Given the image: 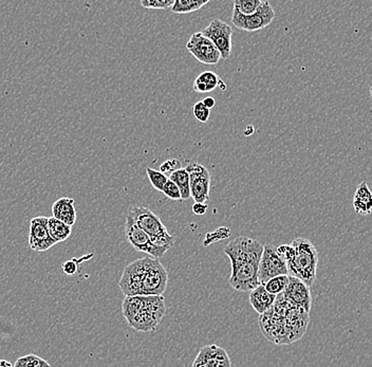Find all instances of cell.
Returning <instances> with one entry per match:
<instances>
[{
  "label": "cell",
  "mask_w": 372,
  "mask_h": 367,
  "mask_svg": "<svg viewBox=\"0 0 372 367\" xmlns=\"http://www.w3.org/2000/svg\"><path fill=\"white\" fill-rule=\"evenodd\" d=\"M261 328L267 340L276 344H290L306 333L309 313L291 304L283 293L276 297L273 307L261 315Z\"/></svg>",
  "instance_id": "6da1fadb"
},
{
  "label": "cell",
  "mask_w": 372,
  "mask_h": 367,
  "mask_svg": "<svg viewBox=\"0 0 372 367\" xmlns=\"http://www.w3.org/2000/svg\"><path fill=\"white\" fill-rule=\"evenodd\" d=\"M167 283L168 274L160 260L146 256L124 268L119 287L125 297H163Z\"/></svg>",
  "instance_id": "7a4b0ae2"
},
{
  "label": "cell",
  "mask_w": 372,
  "mask_h": 367,
  "mask_svg": "<svg viewBox=\"0 0 372 367\" xmlns=\"http://www.w3.org/2000/svg\"><path fill=\"white\" fill-rule=\"evenodd\" d=\"M276 251L287 264L289 275L298 278L308 287L316 283L318 252L310 240L295 238L291 244H281Z\"/></svg>",
  "instance_id": "3957f363"
},
{
  "label": "cell",
  "mask_w": 372,
  "mask_h": 367,
  "mask_svg": "<svg viewBox=\"0 0 372 367\" xmlns=\"http://www.w3.org/2000/svg\"><path fill=\"white\" fill-rule=\"evenodd\" d=\"M128 214L133 217L135 224L149 235L153 244L168 248L174 246L175 238L169 234L160 217L157 216L153 211L139 205L133 207Z\"/></svg>",
  "instance_id": "277c9868"
},
{
  "label": "cell",
  "mask_w": 372,
  "mask_h": 367,
  "mask_svg": "<svg viewBox=\"0 0 372 367\" xmlns=\"http://www.w3.org/2000/svg\"><path fill=\"white\" fill-rule=\"evenodd\" d=\"M263 252V244L245 236L231 240L224 248V253L231 262V272L236 271L247 262H261Z\"/></svg>",
  "instance_id": "5b68a950"
},
{
  "label": "cell",
  "mask_w": 372,
  "mask_h": 367,
  "mask_svg": "<svg viewBox=\"0 0 372 367\" xmlns=\"http://www.w3.org/2000/svg\"><path fill=\"white\" fill-rule=\"evenodd\" d=\"M165 313H166V307H165L164 297L147 295L145 297L144 306L141 311L127 323L135 331L151 333L157 329Z\"/></svg>",
  "instance_id": "8992f818"
},
{
  "label": "cell",
  "mask_w": 372,
  "mask_h": 367,
  "mask_svg": "<svg viewBox=\"0 0 372 367\" xmlns=\"http://www.w3.org/2000/svg\"><path fill=\"white\" fill-rule=\"evenodd\" d=\"M275 12L269 1H263L259 10L252 15H243L236 8L233 9L232 23L239 30L255 32L267 28L274 21Z\"/></svg>",
  "instance_id": "52a82bcc"
},
{
  "label": "cell",
  "mask_w": 372,
  "mask_h": 367,
  "mask_svg": "<svg viewBox=\"0 0 372 367\" xmlns=\"http://www.w3.org/2000/svg\"><path fill=\"white\" fill-rule=\"evenodd\" d=\"M125 236L127 242L135 251L149 254V256L155 260L162 258L171 249L168 247L157 246L153 244L149 235L135 224V220L129 214L126 217Z\"/></svg>",
  "instance_id": "ba28073f"
},
{
  "label": "cell",
  "mask_w": 372,
  "mask_h": 367,
  "mask_svg": "<svg viewBox=\"0 0 372 367\" xmlns=\"http://www.w3.org/2000/svg\"><path fill=\"white\" fill-rule=\"evenodd\" d=\"M279 275H289L287 264L277 253L274 247L265 244L263 246V255L259 262V285L263 286L271 278Z\"/></svg>",
  "instance_id": "9c48e42d"
},
{
  "label": "cell",
  "mask_w": 372,
  "mask_h": 367,
  "mask_svg": "<svg viewBox=\"0 0 372 367\" xmlns=\"http://www.w3.org/2000/svg\"><path fill=\"white\" fill-rule=\"evenodd\" d=\"M204 36L208 37L221 55L222 60H228L232 53L231 25L221 19H216L210 21V25L201 31Z\"/></svg>",
  "instance_id": "30bf717a"
},
{
  "label": "cell",
  "mask_w": 372,
  "mask_h": 367,
  "mask_svg": "<svg viewBox=\"0 0 372 367\" xmlns=\"http://www.w3.org/2000/svg\"><path fill=\"white\" fill-rule=\"evenodd\" d=\"M190 175V197L195 202L206 203L210 198V171L204 165L190 162L185 167Z\"/></svg>",
  "instance_id": "8fae6325"
},
{
  "label": "cell",
  "mask_w": 372,
  "mask_h": 367,
  "mask_svg": "<svg viewBox=\"0 0 372 367\" xmlns=\"http://www.w3.org/2000/svg\"><path fill=\"white\" fill-rule=\"evenodd\" d=\"M186 49L198 62L204 65H216L221 60L218 49L201 32L192 34L186 43Z\"/></svg>",
  "instance_id": "7c38bea8"
},
{
  "label": "cell",
  "mask_w": 372,
  "mask_h": 367,
  "mask_svg": "<svg viewBox=\"0 0 372 367\" xmlns=\"http://www.w3.org/2000/svg\"><path fill=\"white\" fill-rule=\"evenodd\" d=\"M49 233L48 217L37 216L31 219L29 246L35 252H46L55 246Z\"/></svg>",
  "instance_id": "4fadbf2b"
},
{
  "label": "cell",
  "mask_w": 372,
  "mask_h": 367,
  "mask_svg": "<svg viewBox=\"0 0 372 367\" xmlns=\"http://www.w3.org/2000/svg\"><path fill=\"white\" fill-rule=\"evenodd\" d=\"M192 367H232V362L226 349L218 345H206L199 351Z\"/></svg>",
  "instance_id": "5bb4252c"
},
{
  "label": "cell",
  "mask_w": 372,
  "mask_h": 367,
  "mask_svg": "<svg viewBox=\"0 0 372 367\" xmlns=\"http://www.w3.org/2000/svg\"><path fill=\"white\" fill-rule=\"evenodd\" d=\"M283 295L293 305L302 308L306 313H310L312 297L310 287H308L304 282L289 275V284Z\"/></svg>",
  "instance_id": "9a60e30c"
},
{
  "label": "cell",
  "mask_w": 372,
  "mask_h": 367,
  "mask_svg": "<svg viewBox=\"0 0 372 367\" xmlns=\"http://www.w3.org/2000/svg\"><path fill=\"white\" fill-rule=\"evenodd\" d=\"M52 214L54 218L58 219L68 226L74 227L76 222V210L74 199L69 197L57 199L52 205Z\"/></svg>",
  "instance_id": "2e32d148"
},
{
  "label": "cell",
  "mask_w": 372,
  "mask_h": 367,
  "mask_svg": "<svg viewBox=\"0 0 372 367\" xmlns=\"http://www.w3.org/2000/svg\"><path fill=\"white\" fill-rule=\"evenodd\" d=\"M277 295H271L265 290V286L259 285L250 292V303L256 313L265 315L271 309L276 301Z\"/></svg>",
  "instance_id": "e0dca14e"
},
{
  "label": "cell",
  "mask_w": 372,
  "mask_h": 367,
  "mask_svg": "<svg viewBox=\"0 0 372 367\" xmlns=\"http://www.w3.org/2000/svg\"><path fill=\"white\" fill-rule=\"evenodd\" d=\"M352 205L356 214L368 215L372 212V192L365 181L356 189Z\"/></svg>",
  "instance_id": "ac0fdd59"
},
{
  "label": "cell",
  "mask_w": 372,
  "mask_h": 367,
  "mask_svg": "<svg viewBox=\"0 0 372 367\" xmlns=\"http://www.w3.org/2000/svg\"><path fill=\"white\" fill-rule=\"evenodd\" d=\"M219 76L212 71H206L199 74L194 82V90L199 94H206V92H212L219 86Z\"/></svg>",
  "instance_id": "d6986e66"
},
{
  "label": "cell",
  "mask_w": 372,
  "mask_h": 367,
  "mask_svg": "<svg viewBox=\"0 0 372 367\" xmlns=\"http://www.w3.org/2000/svg\"><path fill=\"white\" fill-rule=\"evenodd\" d=\"M48 229L51 238L56 244L68 240L72 233V227L64 224L54 217H49Z\"/></svg>",
  "instance_id": "ffe728a7"
},
{
  "label": "cell",
  "mask_w": 372,
  "mask_h": 367,
  "mask_svg": "<svg viewBox=\"0 0 372 367\" xmlns=\"http://www.w3.org/2000/svg\"><path fill=\"white\" fill-rule=\"evenodd\" d=\"M168 179L173 181L180 189L182 201L190 198V175H188L186 169L181 167L178 171H174L171 175H169Z\"/></svg>",
  "instance_id": "44dd1931"
},
{
  "label": "cell",
  "mask_w": 372,
  "mask_h": 367,
  "mask_svg": "<svg viewBox=\"0 0 372 367\" xmlns=\"http://www.w3.org/2000/svg\"><path fill=\"white\" fill-rule=\"evenodd\" d=\"M208 0H175L171 12L176 14H188L198 11L208 5Z\"/></svg>",
  "instance_id": "7402d4cb"
},
{
  "label": "cell",
  "mask_w": 372,
  "mask_h": 367,
  "mask_svg": "<svg viewBox=\"0 0 372 367\" xmlns=\"http://www.w3.org/2000/svg\"><path fill=\"white\" fill-rule=\"evenodd\" d=\"M289 284V275H279L271 278L265 284V290L273 295H281Z\"/></svg>",
  "instance_id": "603a6c76"
},
{
  "label": "cell",
  "mask_w": 372,
  "mask_h": 367,
  "mask_svg": "<svg viewBox=\"0 0 372 367\" xmlns=\"http://www.w3.org/2000/svg\"><path fill=\"white\" fill-rule=\"evenodd\" d=\"M14 367H51V364L36 355H27L17 359Z\"/></svg>",
  "instance_id": "cb8c5ba5"
},
{
  "label": "cell",
  "mask_w": 372,
  "mask_h": 367,
  "mask_svg": "<svg viewBox=\"0 0 372 367\" xmlns=\"http://www.w3.org/2000/svg\"><path fill=\"white\" fill-rule=\"evenodd\" d=\"M261 3H263L261 0H235L234 8L243 15H252L259 10Z\"/></svg>",
  "instance_id": "d4e9b609"
},
{
  "label": "cell",
  "mask_w": 372,
  "mask_h": 367,
  "mask_svg": "<svg viewBox=\"0 0 372 367\" xmlns=\"http://www.w3.org/2000/svg\"><path fill=\"white\" fill-rule=\"evenodd\" d=\"M147 176H149V181H151V185L155 187V189H158L160 192H162L164 189L165 185L168 181V177L164 174L161 173L160 171L157 169H146Z\"/></svg>",
  "instance_id": "484cf974"
},
{
  "label": "cell",
  "mask_w": 372,
  "mask_h": 367,
  "mask_svg": "<svg viewBox=\"0 0 372 367\" xmlns=\"http://www.w3.org/2000/svg\"><path fill=\"white\" fill-rule=\"evenodd\" d=\"M175 0H142L141 6L145 9L166 10L174 6Z\"/></svg>",
  "instance_id": "4316f807"
},
{
  "label": "cell",
  "mask_w": 372,
  "mask_h": 367,
  "mask_svg": "<svg viewBox=\"0 0 372 367\" xmlns=\"http://www.w3.org/2000/svg\"><path fill=\"white\" fill-rule=\"evenodd\" d=\"M193 112H194L195 119L197 121L201 122V123H206L210 118V110L204 106L202 101H199L194 105L193 108Z\"/></svg>",
  "instance_id": "83f0119b"
},
{
  "label": "cell",
  "mask_w": 372,
  "mask_h": 367,
  "mask_svg": "<svg viewBox=\"0 0 372 367\" xmlns=\"http://www.w3.org/2000/svg\"><path fill=\"white\" fill-rule=\"evenodd\" d=\"M162 193L167 198L171 199V200L182 201L180 189H179V187L173 181L169 180V179L166 185H165Z\"/></svg>",
  "instance_id": "f1b7e54d"
},
{
  "label": "cell",
  "mask_w": 372,
  "mask_h": 367,
  "mask_svg": "<svg viewBox=\"0 0 372 367\" xmlns=\"http://www.w3.org/2000/svg\"><path fill=\"white\" fill-rule=\"evenodd\" d=\"M181 169V163L177 159L166 160L161 165L160 171L168 177L169 175Z\"/></svg>",
  "instance_id": "f546056e"
},
{
  "label": "cell",
  "mask_w": 372,
  "mask_h": 367,
  "mask_svg": "<svg viewBox=\"0 0 372 367\" xmlns=\"http://www.w3.org/2000/svg\"><path fill=\"white\" fill-rule=\"evenodd\" d=\"M63 271L66 275L72 276L76 275L78 269V260L76 258L71 260H67V262H63L62 265Z\"/></svg>",
  "instance_id": "4dcf8cb0"
},
{
  "label": "cell",
  "mask_w": 372,
  "mask_h": 367,
  "mask_svg": "<svg viewBox=\"0 0 372 367\" xmlns=\"http://www.w3.org/2000/svg\"><path fill=\"white\" fill-rule=\"evenodd\" d=\"M208 205L206 203L195 202L193 205V212L198 216H204L208 212Z\"/></svg>",
  "instance_id": "1f68e13d"
},
{
  "label": "cell",
  "mask_w": 372,
  "mask_h": 367,
  "mask_svg": "<svg viewBox=\"0 0 372 367\" xmlns=\"http://www.w3.org/2000/svg\"><path fill=\"white\" fill-rule=\"evenodd\" d=\"M202 103H204V106H206V108H208V109L210 110L214 107L215 104H216V101H215V98H212V96H206V98L202 100Z\"/></svg>",
  "instance_id": "d6a6232c"
},
{
  "label": "cell",
  "mask_w": 372,
  "mask_h": 367,
  "mask_svg": "<svg viewBox=\"0 0 372 367\" xmlns=\"http://www.w3.org/2000/svg\"><path fill=\"white\" fill-rule=\"evenodd\" d=\"M0 367H14L11 362L7 360H0Z\"/></svg>",
  "instance_id": "836d02e7"
},
{
  "label": "cell",
  "mask_w": 372,
  "mask_h": 367,
  "mask_svg": "<svg viewBox=\"0 0 372 367\" xmlns=\"http://www.w3.org/2000/svg\"><path fill=\"white\" fill-rule=\"evenodd\" d=\"M370 94H371V96H372V86L370 87Z\"/></svg>",
  "instance_id": "e575fe53"
}]
</instances>
